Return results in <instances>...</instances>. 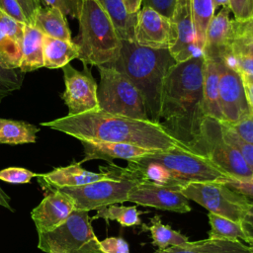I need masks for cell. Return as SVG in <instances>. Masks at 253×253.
Returning a JSON list of instances; mask_svg holds the SVG:
<instances>
[{"label":"cell","mask_w":253,"mask_h":253,"mask_svg":"<svg viewBox=\"0 0 253 253\" xmlns=\"http://www.w3.org/2000/svg\"><path fill=\"white\" fill-rule=\"evenodd\" d=\"M78 57V47L73 41H63L43 35V67L62 68Z\"/></svg>","instance_id":"cell-25"},{"label":"cell","mask_w":253,"mask_h":253,"mask_svg":"<svg viewBox=\"0 0 253 253\" xmlns=\"http://www.w3.org/2000/svg\"><path fill=\"white\" fill-rule=\"evenodd\" d=\"M190 5L197 47L203 53L208 27L215 14V8L212 0H190Z\"/></svg>","instance_id":"cell-29"},{"label":"cell","mask_w":253,"mask_h":253,"mask_svg":"<svg viewBox=\"0 0 253 253\" xmlns=\"http://www.w3.org/2000/svg\"><path fill=\"white\" fill-rule=\"evenodd\" d=\"M98 101L101 110L137 120H149L140 92L121 71L111 65L98 66Z\"/></svg>","instance_id":"cell-6"},{"label":"cell","mask_w":253,"mask_h":253,"mask_svg":"<svg viewBox=\"0 0 253 253\" xmlns=\"http://www.w3.org/2000/svg\"><path fill=\"white\" fill-rule=\"evenodd\" d=\"M75 210L70 197L59 190H51L31 211L38 233L48 232L63 223Z\"/></svg>","instance_id":"cell-16"},{"label":"cell","mask_w":253,"mask_h":253,"mask_svg":"<svg viewBox=\"0 0 253 253\" xmlns=\"http://www.w3.org/2000/svg\"><path fill=\"white\" fill-rule=\"evenodd\" d=\"M126 6V9L128 14H137L139 9L141 8L143 0H123Z\"/></svg>","instance_id":"cell-46"},{"label":"cell","mask_w":253,"mask_h":253,"mask_svg":"<svg viewBox=\"0 0 253 253\" xmlns=\"http://www.w3.org/2000/svg\"><path fill=\"white\" fill-rule=\"evenodd\" d=\"M234 39L253 41V16L243 20L232 19Z\"/></svg>","instance_id":"cell-37"},{"label":"cell","mask_w":253,"mask_h":253,"mask_svg":"<svg viewBox=\"0 0 253 253\" xmlns=\"http://www.w3.org/2000/svg\"><path fill=\"white\" fill-rule=\"evenodd\" d=\"M21 6L29 26L35 25L36 16L42 7L41 0H16Z\"/></svg>","instance_id":"cell-41"},{"label":"cell","mask_w":253,"mask_h":253,"mask_svg":"<svg viewBox=\"0 0 253 253\" xmlns=\"http://www.w3.org/2000/svg\"><path fill=\"white\" fill-rule=\"evenodd\" d=\"M111 18L122 41L134 42L137 14H128L123 0H97Z\"/></svg>","instance_id":"cell-26"},{"label":"cell","mask_w":253,"mask_h":253,"mask_svg":"<svg viewBox=\"0 0 253 253\" xmlns=\"http://www.w3.org/2000/svg\"><path fill=\"white\" fill-rule=\"evenodd\" d=\"M180 192L209 212L241 224L252 207V201L248 197L216 181L189 183Z\"/></svg>","instance_id":"cell-8"},{"label":"cell","mask_w":253,"mask_h":253,"mask_svg":"<svg viewBox=\"0 0 253 253\" xmlns=\"http://www.w3.org/2000/svg\"><path fill=\"white\" fill-rule=\"evenodd\" d=\"M211 230L209 239H224V240H243L247 244L250 238L241 223H237L228 218L222 217L212 212L208 213Z\"/></svg>","instance_id":"cell-30"},{"label":"cell","mask_w":253,"mask_h":253,"mask_svg":"<svg viewBox=\"0 0 253 253\" xmlns=\"http://www.w3.org/2000/svg\"><path fill=\"white\" fill-rule=\"evenodd\" d=\"M239 75L244 87L246 101H247L250 113L253 114V76L244 74V73H239Z\"/></svg>","instance_id":"cell-44"},{"label":"cell","mask_w":253,"mask_h":253,"mask_svg":"<svg viewBox=\"0 0 253 253\" xmlns=\"http://www.w3.org/2000/svg\"><path fill=\"white\" fill-rule=\"evenodd\" d=\"M100 246L105 253H130L127 242L122 237H107L100 241Z\"/></svg>","instance_id":"cell-39"},{"label":"cell","mask_w":253,"mask_h":253,"mask_svg":"<svg viewBox=\"0 0 253 253\" xmlns=\"http://www.w3.org/2000/svg\"><path fill=\"white\" fill-rule=\"evenodd\" d=\"M177 0H143V6H149L167 18H171Z\"/></svg>","instance_id":"cell-42"},{"label":"cell","mask_w":253,"mask_h":253,"mask_svg":"<svg viewBox=\"0 0 253 253\" xmlns=\"http://www.w3.org/2000/svg\"><path fill=\"white\" fill-rule=\"evenodd\" d=\"M229 7L235 20H243L253 16V0H230Z\"/></svg>","instance_id":"cell-38"},{"label":"cell","mask_w":253,"mask_h":253,"mask_svg":"<svg viewBox=\"0 0 253 253\" xmlns=\"http://www.w3.org/2000/svg\"><path fill=\"white\" fill-rule=\"evenodd\" d=\"M232 53L246 54L253 57V41L245 39H234L232 44Z\"/></svg>","instance_id":"cell-43"},{"label":"cell","mask_w":253,"mask_h":253,"mask_svg":"<svg viewBox=\"0 0 253 253\" xmlns=\"http://www.w3.org/2000/svg\"><path fill=\"white\" fill-rule=\"evenodd\" d=\"M204 66L203 53L174 64L161 95L160 124L188 149L198 138L207 117L203 97Z\"/></svg>","instance_id":"cell-2"},{"label":"cell","mask_w":253,"mask_h":253,"mask_svg":"<svg viewBox=\"0 0 253 253\" xmlns=\"http://www.w3.org/2000/svg\"><path fill=\"white\" fill-rule=\"evenodd\" d=\"M25 26L0 10V65L5 69H19Z\"/></svg>","instance_id":"cell-19"},{"label":"cell","mask_w":253,"mask_h":253,"mask_svg":"<svg viewBox=\"0 0 253 253\" xmlns=\"http://www.w3.org/2000/svg\"><path fill=\"white\" fill-rule=\"evenodd\" d=\"M190 150L207 157L228 176L238 179H251L253 171L236 148L223 138L220 122L207 116L201 131Z\"/></svg>","instance_id":"cell-7"},{"label":"cell","mask_w":253,"mask_h":253,"mask_svg":"<svg viewBox=\"0 0 253 253\" xmlns=\"http://www.w3.org/2000/svg\"><path fill=\"white\" fill-rule=\"evenodd\" d=\"M171 40L170 19L149 6H142L136 15L134 42L145 47L168 48Z\"/></svg>","instance_id":"cell-15"},{"label":"cell","mask_w":253,"mask_h":253,"mask_svg":"<svg viewBox=\"0 0 253 253\" xmlns=\"http://www.w3.org/2000/svg\"><path fill=\"white\" fill-rule=\"evenodd\" d=\"M62 71L65 90L61 98L68 108V115L99 110L98 84L91 70L84 66V69L79 71L68 63L62 67Z\"/></svg>","instance_id":"cell-11"},{"label":"cell","mask_w":253,"mask_h":253,"mask_svg":"<svg viewBox=\"0 0 253 253\" xmlns=\"http://www.w3.org/2000/svg\"><path fill=\"white\" fill-rule=\"evenodd\" d=\"M0 206L13 211V209L10 206V197L2 190V188L0 187Z\"/></svg>","instance_id":"cell-48"},{"label":"cell","mask_w":253,"mask_h":253,"mask_svg":"<svg viewBox=\"0 0 253 253\" xmlns=\"http://www.w3.org/2000/svg\"><path fill=\"white\" fill-rule=\"evenodd\" d=\"M177 62L168 48L154 49L122 41L118 60L111 66L124 73L140 92L150 121L160 124V105L168 72Z\"/></svg>","instance_id":"cell-3"},{"label":"cell","mask_w":253,"mask_h":253,"mask_svg":"<svg viewBox=\"0 0 253 253\" xmlns=\"http://www.w3.org/2000/svg\"><path fill=\"white\" fill-rule=\"evenodd\" d=\"M203 97L206 116L223 123L224 119L219 103V75L216 62L206 57L204 66Z\"/></svg>","instance_id":"cell-23"},{"label":"cell","mask_w":253,"mask_h":253,"mask_svg":"<svg viewBox=\"0 0 253 253\" xmlns=\"http://www.w3.org/2000/svg\"><path fill=\"white\" fill-rule=\"evenodd\" d=\"M219 75V103L225 124L234 125L250 115L239 73L224 59L214 60Z\"/></svg>","instance_id":"cell-12"},{"label":"cell","mask_w":253,"mask_h":253,"mask_svg":"<svg viewBox=\"0 0 253 253\" xmlns=\"http://www.w3.org/2000/svg\"><path fill=\"white\" fill-rule=\"evenodd\" d=\"M127 202L179 213H187L191 211L189 200L179 190L148 181L136 185L129 192Z\"/></svg>","instance_id":"cell-14"},{"label":"cell","mask_w":253,"mask_h":253,"mask_svg":"<svg viewBox=\"0 0 253 253\" xmlns=\"http://www.w3.org/2000/svg\"><path fill=\"white\" fill-rule=\"evenodd\" d=\"M242 224H243V226H244V228H245V230H246L250 240H253V201H252L251 210L248 212V214L246 215V217H245V219H244Z\"/></svg>","instance_id":"cell-45"},{"label":"cell","mask_w":253,"mask_h":253,"mask_svg":"<svg viewBox=\"0 0 253 253\" xmlns=\"http://www.w3.org/2000/svg\"><path fill=\"white\" fill-rule=\"evenodd\" d=\"M44 36L63 41H73L66 16L56 7H41L36 16L35 25Z\"/></svg>","instance_id":"cell-24"},{"label":"cell","mask_w":253,"mask_h":253,"mask_svg":"<svg viewBox=\"0 0 253 253\" xmlns=\"http://www.w3.org/2000/svg\"><path fill=\"white\" fill-rule=\"evenodd\" d=\"M143 158L162 165L184 187L193 182H220L228 176L207 157L185 146L155 150L144 155Z\"/></svg>","instance_id":"cell-9"},{"label":"cell","mask_w":253,"mask_h":253,"mask_svg":"<svg viewBox=\"0 0 253 253\" xmlns=\"http://www.w3.org/2000/svg\"><path fill=\"white\" fill-rule=\"evenodd\" d=\"M142 228L150 232L152 244L156 246L159 251L189 241L188 237L180 231L173 229L167 224H163L159 215H154L150 219V225L143 224Z\"/></svg>","instance_id":"cell-28"},{"label":"cell","mask_w":253,"mask_h":253,"mask_svg":"<svg viewBox=\"0 0 253 253\" xmlns=\"http://www.w3.org/2000/svg\"><path fill=\"white\" fill-rule=\"evenodd\" d=\"M37 176V173L21 167H8L0 170V180L11 184H28L33 177Z\"/></svg>","instance_id":"cell-34"},{"label":"cell","mask_w":253,"mask_h":253,"mask_svg":"<svg viewBox=\"0 0 253 253\" xmlns=\"http://www.w3.org/2000/svg\"><path fill=\"white\" fill-rule=\"evenodd\" d=\"M88 212L74 210L55 229L39 233V249L46 253H66L99 244Z\"/></svg>","instance_id":"cell-10"},{"label":"cell","mask_w":253,"mask_h":253,"mask_svg":"<svg viewBox=\"0 0 253 253\" xmlns=\"http://www.w3.org/2000/svg\"><path fill=\"white\" fill-rule=\"evenodd\" d=\"M100 172H91L81 167L79 162H74L64 167L54 168L52 171L38 174V182L44 191L61 188H72L104 180L110 176L105 166L99 167Z\"/></svg>","instance_id":"cell-18"},{"label":"cell","mask_w":253,"mask_h":253,"mask_svg":"<svg viewBox=\"0 0 253 253\" xmlns=\"http://www.w3.org/2000/svg\"><path fill=\"white\" fill-rule=\"evenodd\" d=\"M42 67H43V34L36 27L26 25L19 69L26 73Z\"/></svg>","instance_id":"cell-22"},{"label":"cell","mask_w":253,"mask_h":253,"mask_svg":"<svg viewBox=\"0 0 253 253\" xmlns=\"http://www.w3.org/2000/svg\"><path fill=\"white\" fill-rule=\"evenodd\" d=\"M105 168L110 176L104 180L79 187L55 190L70 197L75 210L89 211L109 205L127 202L129 192L136 185L145 181L140 171L129 164L121 167L112 162Z\"/></svg>","instance_id":"cell-5"},{"label":"cell","mask_w":253,"mask_h":253,"mask_svg":"<svg viewBox=\"0 0 253 253\" xmlns=\"http://www.w3.org/2000/svg\"><path fill=\"white\" fill-rule=\"evenodd\" d=\"M42 126L80 140L122 142L148 150H167L184 146L161 124L107 113L101 109L67 115Z\"/></svg>","instance_id":"cell-1"},{"label":"cell","mask_w":253,"mask_h":253,"mask_svg":"<svg viewBox=\"0 0 253 253\" xmlns=\"http://www.w3.org/2000/svg\"><path fill=\"white\" fill-rule=\"evenodd\" d=\"M252 201H253V200H252Z\"/></svg>","instance_id":"cell-52"},{"label":"cell","mask_w":253,"mask_h":253,"mask_svg":"<svg viewBox=\"0 0 253 253\" xmlns=\"http://www.w3.org/2000/svg\"><path fill=\"white\" fill-rule=\"evenodd\" d=\"M212 1H213V5H214L215 10L218 7H229V5H230V0H212Z\"/></svg>","instance_id":"cell-49"},{"label":"cell","mask_w":253,"mask_h":253,"mask_svg":"<svg viewBox=\"0 0 253 253\" xmlns=\"http://www.w3.org/2000/svg\"><path fill=\"white\" fill-rule=\"evenodd\" d=\"M80 142L84 150V158L79 162L80 164L94 159L105 160L108 163H112L115 159H124L128 162L141 158L152 152V150L122 142L91 140H80Z\"/></svg>","instance_id":"cell-20"},{"label":"cell","mask_w":253,"mask_h":253,"mask_svg":"<svg viewBox=\"0 0 253 253\" xmlns=\"http://www.w3.org/2000/svg\"><path fill=\"white\" fill-rule=\"evenodd\" d=\"M0 10L16 21L28 25L24 12L16 0H0Z\"/></svg>","instance_id":"cell-40"},{"label":"cell","mask_w":253,"mask_h":253,"mask_svg":"<svg viewBox=\"0 0 253 253\" xmlns=\"http://www.w3.org/2000/svg\"><path fill=\"white\" fill-rule=\"evenodd\" d=\"M248 245H250V246L253 248V240H250L249 243H248Z\"/></svg>","instance_id":"cell-50"},{"label":"cell","mask_w":253,"mask_h":253,"mask_svg":"<svg viewBox=\"0 0 253 253\" xmlns=\"http://www.w3.org/2000/svg\"><path fill=\"white\" fill-rule=\"evenodd\" d=\"M42 4L58 8L65 16L77 19L79 15L81 0H41Z\"/></svg>","instance_id":"cell-36"},{"label":"cell","mask_w":253,"mask_h":253,"mask_svg":"<svg viewBox=\"0 0 253 253\" xmlns=\"http://www.w3.org/2000/svg\"><path fill=\"white\" fill-rule=\"evenodd\" d=\"M229 13V7H221L208 27L203 49V55L208 59H225L232 53L234 34Z\"/></svg>","instance_id":"cell-17"},{"label":"cell","mask_w":253,"mask_h":253,"mask_svg":"<svg viewBox=\"0 0 253 253\" xmlns=\"http://www.w3.org/2000/svg\"><path fill=\"white\" fill-rule=\"evenodd\" d=\"M66 253H105V252L102 250L100 243H99L96 245L88 246V247H85V248H82V249H79L76 251H71V252H66Z\"/></svg>","instance_id":"cell-47"},{"label":"cell","mask_w":253,"mask_h":253,"mask_svg":"<svg viewBox=\"0 0 253 253\" xmlns=\"http://www.w3.org/2000/svg\"><path fill=\"white\" fill-rule=\"evenodd\" d=\"M220 126L225 141L238 150V152L242 155L248 166L253 171V145L242 140L225 123L220 122Z\"/></svg>","instance_id":"cell-33"},{"label":"cell","mask_w":253,"mask_h":253,"mask_svg":"<svg viewBox=\"0 0 253 253\" xmlns=\"http://www.w3.org/2000/svg\"><path fill=\"white\" fill-rule=\"evenodd\" d=\"M39 130L38 126L24 121L0 119V144L34 143Z\"/></svg>","instance_id":"cell-27"},{"label":"cell","mask_w":253,"mask_h":253,"mask_svg":"<svg viewBox=\"0 0 253 253\" xmlns=\"http://www.w3.org/2000/svg\"><path fill=\"white\" fill-rule=\"evenodd\" d=\"M171 40L168 50L174 60L184 62L202 53L196 43L190 0H177L170 18Z\"/></svg>","instance_id":"cell-13"},{"label":"cell","mask_w":253,"mask_h":253,"mask_svg":"<svg viewBox=\"0 0 253 253\" xmlns=\"http://www.w3.org/2000/svg\"><path fill=\"white\" fill-rule=\"evenodd\" d=\"M154 253H253V248L240 240L203 239L187 241L181 245L172 246Z\"/></svg>","instance_id":"cell-21"},{"label":"cell","mask_w":253,"mask_h":253,"mask_svg":"<svg viewBox=\"0 0 253 253\" xmlns=\"http://www.w3.org/2000/svg\"><path fill=\"white\" fill-rule=\"evenodd\" d=\"M24 74L20 69H5L0 65V102L22 87Z\"/></svg>","instance_id":"cell-32"},{"label":"cell","mask_w":253,"mask_h":253,"mask_svg":"<svg viewBox=\"0 0 253 253\" xmlns=\"http://www.w3.org/2000/svg\"><path fill=\"white\" fill-rule=\"evenodd\" d=\"M251 179H252V180H253V175H252V178H251Z\"/></svg>","instance_id":"cell-51"},{"label":"cell","mask_w":253,"mask_h":253,"mask_svg":"<svg viewBox=\"0 0 253 253\" xmlns=\"http://www.w3.org/2000/svg\"><path fill=\"white\" fill-rule=\"evenodd\" d=\"M79 34L73 42L79 51L78 59L84 66L115 63L121 53L122 40L115 26L97 0H81Z\"/></svg>","instance_id":"cell-4"},{"label":"cell","mask_w":253,"mask_h":253,"mask_svg":"<svg viewBox=\"0 0 253 253\" xmlns=\"http://www.w3.org/2000/svg\"><path fill=\"white\" fill-rule=\"evenodd\" d=\"M228 126L242 140L253 145V114L248 115L234 125Z\"/></svg>","instance_id":"cell-35"},{"label":"cell","mask_w":253,"mask_h":253,"mask_svg":"<svg viewBox=\"0 0 253 253\" xmlns=\"http://www.w3.org/2000/svg\"><path fill=\"white\" fill-rule=\"evenodd\" d=\"M145 211H138L135 206H121L119 204L109 205L97 210L96 214L91 218H103L105 220H115L122 226H136L141 224L140 214Z\"/></svg>","instance_id":"cell-31"}]
</instances>
